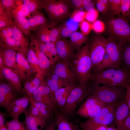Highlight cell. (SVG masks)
I'll list each match as a JSON object with an SVG mask.
<instances>
[{"label": "cell", "mask_w": 130, "mask_h": 130, "mask_svg": "<svg viewBox=\"0 0 130 130\" xmlns=\"http://www.w3.org/2000/svg\"><path fill=\"white\" fill-rule=\"evenodd\" d=\"M90 43H87L77 51L70 61L73 70L79 84L89 86L91 79L92 64L89 52Z\"/></svg>", "instance_id": "1"}, {"label": "cell", "mask_w": 130, "mask_h": 130, "mask_svg": "<svg viewBox=\"0 0 130 130\" xmlns=\"http://www.w3.org/2000/svg\"><path fill=\"white\" fill-rule=\"evenodd\" d=\"M130 72L124 69L109 68L91 72L93 82L111 87L126 88Z\"/></svg>", "instance_id": "2"}, {"label": "cell", "mask_w": 130, "mask_h": 130, "mask_svg": "<svg viewBox=\"0 0 130 130\" xmlns=\"http://www.w3.org/2000/svg\"><path fill=\"white\" fill-rule=\"evenodd\" d=\"M105 24L110 38L118 41L121 46L126 43L130 44V25L125 17H111Z\"/></svg>", "instance_id": "3"}, {"label": "cell", "mask_w": 130, "mask_h": 130, "mask_svg": "<svg viewBox=\"0 0 130 130\" xmlns=\"http://www.w3.org/2000/svg\"><path fill=\"white\" fill-rule=\"evenodd\" d=\"M126 91V88L100 86L94 82L88 88V95L94 96L107 105L116 103L125 98Z\"/></svg>", "instance_id": "4"}, {"label": "cell", "mask_w": 130, "mask_h": 130, "mask_svg": "<svg viewBox=\"0 0 130 130\" xmlns=\"http://www.w3.org/2000/svg\"><path fill=\"white\" fill-rule=\"evenodd\" d=\"M70 6L67 0H45L44 9L51 22L55 25L69 16Z\"/></svg>", "instance_id": "5"}, {"label": "cell", "mask_w": 130, "mask_h": 130, "mask_svg": "<svg viewBox=\"0 0 130 130\" xmlns=\"http://www.w3.org/2000/svg\"><path fill=\"white\" fill-rule=\"evenodd\" d=\"M116 104L106 105L95 117L80 122L79 125L81 130L96 128L101 125L108 126L114 124Z\"/></svg>", "instance_id": "6"}, {"label": "cell", "mask_w": 130, "mask_h": 130, "mask_svg": "<svg viewBox=\"0 0 130 130\" xmlns=\"http://www.w3.org/2000/svg\"><path fill=\"white\" fill-rule=\"evenodd\" d=\"M89 86L78 84L71 91L64 106L61 110H59L68 119L75 114L78 105L82 103L88 96Z\"/></svg>", "instance_id": "7"}, {"label": "cell", "mask_w": 130, "mask_h": 130, "mask_svg": "<svg viewBox=\"0 0 130 130\" xmlns=\"http://www.w3.org/2000/svg\"><path fill=\"white\" fill-rule=\"evenodd\" d=\"M106 105L94 96L89 95L77 109L75 114L84 117L92 118Z\"/></svg>", "instance_id": "8"}, {"label": "cell", "mask_w": 130, "mask_h": 130, "mask_svg": "<svg viewBox=\"0 0 130 130\" xmlns=\"http://www.w3.org/2000/svg\"><path fill=\"white\" fill-rule=\"evenodd\" d=\"M107 39L96 36L92 39L90 44L89 52L92 64V71L101 62L106 52Z\"/></svg>", "instance_id": "9"}, {"label": "cell", "mask_w": 130, "mask_h": 130, "mask_svg": "<svg viewBox=\"0 0 130 130\" xmlns=\"http://www.w3.org/2000/svg\"><path fill=\"white\" fill-rule=\"evenodd\" d=\"M56 63L53 73L69 84L76 85V83L78 82L70 61L59 60Z\"/></svg>", "instance_id": "10"}, {"label": "cell", "mask_w": 130, "mask_h": 130, "mask_svg": "<svg viewBox=\"0 0 130 130\" xmlns=\"http://www.w3.org/2000/svg\"><path fill=\"white\" fill-rule=\"evenodd\" d=\"M16 93L8 83H0V106L10 113L14 101L17 98Z\"/></svg>", "instance_id": "11"}, {"label": "cell", "mask_w": 130, "mask_h": 130, "mask_svg": "<svg viewBox=\"0 0 130 130\" xmlns=\"http://www.w3.org/2000/svg\"><path fill=\"white\" fill-rule=\"evenodd\" d=\"M122 46L116 40L110 38L107 39L106 52L108 54L110 58L111 68H120L122 58Z\"/></svg>", "instance_id": "12"}, {"label": "cell", "mask_w": 130, "mask_h": 130, "mask_svg": "<svg viewBox=\"0 0 130 130\" xmlns=\"http://www.w3.org/2000/svg\"><path fill=\"white\" fill-rule=\"evenodd\" d=\"M50 88L45 84L39 87L32 96L36 101L45 104L54 112L57 109L54 99L50 94Z\"/></svg>", "instance_id": "13"}, {"label": "cell", "mask_w": 130, "mask_h": 130, "mask_svg": "<svg viewBox=\"0 0 130 130\" xmlns=\"http://www.w3.org/2000/svg\"><path fill=\"white\" fill-rule=\"evenodd\" d=\"M31 42L30 46L33 48L37 58L39 65L43 76L48 73L49 70L52 64L45 54L40 50L36 41L34 35H30Z\"/></svg>", "instance_id": "14"}, {"label": "cell", "mask_w": 130, "mask_h": 130, "mask_svg": "<svg viewBox=\"0 0 130 130\" xmlns=\"http://www.w3.org/2000/svg\"><path fill=\"white\" fill-rule=\"evenodd\" d=\"M55 46L59 60L71 61L76 54V49L70 41L60 39L55 44Z\"/></svg>", "instance_id": "15"}, {"label": "cell", "mask_w": 130, "mask_h": 130, "mask_svg": "<svg viewBox=\"0 0 130 130\" xmlns=\"http://www.w3.org/2000/svg\"><path fill=\"white\" fill-rule=\"evenodd\" d=\"M130 113V110L125 98L116 103L114 124L117 130H120L125 120Z\"/></svg>", "instance_id": "16"}, {"label": "cell", "mask_w": 130, "mask_h": 130, "mask_svg": "<svg viewBox=\"0 0 130 130\" xmlns=\"http://www.w3.org/2000/svg\"><path fill=\"white\" fill-rule=\"evenodd\" d=\"M0 71L1 74L11 86L16 93H20L22 90L21 79L19 74L4 65L0 66Z\"/></svg>", "instance_id": "17"}, {"label": "cell", "mask_w": 130, "mask_h": 130, "mask_svg": "<svg viewBox=\"0 0 130 130\" xmlns=\"http://www.w3.org/2000/svg\"><path fill=\"white\" fill-rule=\"evenodd\" d=\"M26 54L22 52H18L16 54L18 73L21 80L27 79L33 72L26 57Z\"/></svg>", "instance_id": "18"}, {"label": "cell", "mask_w": 130, "mask_h": 130, "mask_svg": "<svg viewBox=\"0 0 130 130\" xmlns=\"http://www.w3.org/2000/svg\"><path fill=\"white\" fill-rule=\"evenodd\" d=\"M16 51L11 48L1 47L0 56L1 58L3 63L5 67L18 74L16 59L17 53Z\"/></svg>", "instance_id": "19"}, {"label": "cell", "mask_w": 130, "mask_h": 130, "mask_svg": "<svg viewBox=\"0 0 130 130\" xmlns=\"http://www.w3.org/2000/svg\"><path fill=\"white\" fill-rule=\"evenodd\" d=\"M25 122L28 130H43L47 120L34 116L30 112L29 110H26L24 112Z\"/></svg>", "instance_id": "20"}, {"label": "cell", "mask_w": 130, "mask_h": 130, "mask_svg": "<svg viewBox=\"0 0 130 130\" xmlns=\"http://www.w3.org/2000/svg\"><path fill=\"white\" fill-rule=\"evenodd\" d=\"M76 86L70 84L60 88L55 92L54 97L57 109L60 110L64 107L71 91Z\"/></svg>", "instance_id": "21"}, {"label": "cell", "mask_w": 130, "mask_h": 130, "mask_svg": "<svg viewBox=\"0 0 130 130\" xmlns=\"http://www.w3.org/2000/svg\"><path fill=\"white\" fill-rule=\"evenodd\" d=\"M54 112L57 130H81L79 125L70 121L59 110L57 109Z\"/></svg>", "instance_id": "22"}, {"label": "cell", "mask_w": 130, "mask_h": 130, "mask_svg": "<svg viewBox=\"0 0 130 130\" xmlns=\"http://www.w3.org/2000/svg\"><path fill=\"white\" fill-rule=\"evenodd\" d=\"M13 37L16 46L20 52L27 53L29 43L27 39L15 24L11 26Z\"/></svg>", "instance_id": "23"}, {"label": "cell", "mask_w": 130, "mask_h": 130, "mask_svg": "<svg viewBox=\"0 0 130 130\" xmlns=\"http://www.w3.org/2000/svg\"><path fill=\"white\" fill-rule=\"evenodd\" d=\"M48 76V78L46 82H45V84L50 88L51 95L54 98V93L57 90L66 86L72 84L59 78L53 73L49 75Z\"/></svg>", "instance_id": "24"}, {"label": "cell", "mask_w": 130, "mask_h": 130, "mask_svg": "<svg viewBox=\"0 0 130 130\" xmlns=\"http://www.w3.org/2000/svg\"><path fill=\"white\" fill-rule=\"evenodd\" d=\"M31 14V17L28 19L31 31L36 30L48 24L47 19L42 13L37 11Z\"/></svg>", "instance_id": "25"}, {"label": "cell", "mask_w": 130, "mask_h": 130, "mask_svg": "<svg viewBox=\"0 0 130 130\" xmlns=\"http://www.w3.org/2000/svg\"><path fill=\"white\" fill-rule=\"evenodd\" d=\"M27 54V59L31 68L33 72L36 73L35 77L40 78L43 83L44 84V77L40 69L35 53L31 46H30Z\"/></svg>", "instance_id": "26"}, {"label": "cell", "mask_w": 130, "mask_h": 130, "mask_svg": "<svg viewBox=\"0 0 130 130\" xmlns=\"http://www.w3.org/2000/svg\"><path fill=\"white\" fill-rule=\"evenodd\" d=\"M0 39L1 47L10 48L20 52L16 46L14 38L9 35L5 29L0 30Z\"/></svg>", "instance_id": "27"}, {"label": "cell", "mask_w": 130, "mask_h": 130, "mask_svg": "<svg viewBox=\"0 0 130 130\" xmlns=\"http://www.w3.org/2000/svg\"><path fill=\"white\" fill-rule=\"evenodd\" d=\"M15 25L21 30L26 37L30 35L31 30L28 22V19L26 17L14 15L13 16Z\"/></svg>", "instance_id": "28"}, {"label": "cell", "mask_w": 130, "mask_h": 130, "mask_svg": "<svg viewBox=\"0 0 130 130\" xmlns=\"http://www.w3.org/2000/svg\"><path fill=\"white\" fill-rule=\"evenodd\" d=\"M28 96L30 98L31 105L38 108L44 117L47 121L50 119L52 117L54 111L45 104L36 101L32 96Z\"/></svg>", "instance_id": "29"}, {"label": "cell", "mask_w": 130, "mask_h": 130, "mask_svg": "<svg viewBox=\"0 0 130 130\" xmlns=\"http://www.w3.org/2000/svg\"><path fill=\"white\" fill-rule=\"evenodd\" d=\"M13 19L12 13L7 12L3 6L0 7V30L15 24Z\"/></svg>", "instance_id": "30"}, {"label": "cell", "mask_w": 130, "mask_h": 130, "mask_svg": "<svg viewBox=\"0 0 130 130\" xmlns=\"http://www.w3.org/2000/svg\"><path fill=\"white\" fill-rule=\"evenodd\" d=\"M122 47L120 67L130 72V44L126 43L122 45Z\"/></svg>", "instance_id": "31"}, {"label": "cell", "mask_w": 130, "mask_h": 130, "mask_svg": "<svg viewBox=\"0 0 130 130\" xmlns=\"http://www.w3.org/2000/svg\"><path fill=\"white\" fill-rule=\"evenodd\" d=\"M70 42L72 44L78 51L81 47L87 41L88 37L81 32H74L70 36Z\"/></svg>", "instance_id": "32"}, {"label": "cell", "mask_w": 130, "mask_h": 130, "mask_svg": "<svg viewBox=\"0 0 130 130\" xmlns=\"http://www.w3.org/2000/svg\"><path fill=\"white\" fill-rule=\"evenodd\" d=\"M55 26L51 23L36 30V37L44 43L51 42L49 36V32L51 27Z\"/></svg>", "instance_id": "33"}, {"label": "cell", "mask_w": 130, "mask_h": 130, "mask_svg": "<svg viewBox=\"0 0 130 130\" xmlns=\"http://www.w3.org/2000/svg\"><path fill=\"white\" fill-rule=\"evenodd\" d=\"M17 6L16 8L12 11L13 16L14 15L31 17V13L29 11L27 6L24 3L23 0H17Z\"/></svg>", "instance_id": "34"}, {"label": "cell", "mask_w": 130, "mask_h": 130, "mask_svg": "<svg viewBox=\"0 0 130 130\" xmlns=\"http://www.w3.org/2000/svg\"><path fill=\"white\" fill-rule=\"evenodd\" d=\"M23 1L31 13L43 8L45 5V0H23Z\"/></svg>", "instance_id": "35"}, {"label": "cell", "mask_w": 130, "mask_h": 130, "mask_svg": "<svg viewBox=\"0 0 130 130\" xmlns=\"http://www.w3.org/2000/svg\"><path fill=\"white\" fill-rule=\"evenodd\" d=\"M5 126L8 130H28L25 121L21 122L18 118H13L12 120L6 123Z\"/></svg>", "instance_id": "36"}, {"label": "cell", "mask_w": 130, "mask_h": 130, "mask_svg": "<svg viewBox=\"0 0 130 130\" xmlns=\"http://www.w3.org/2000/svg\"><path fill=\"white\" fill-rule=\"evenodd\" d=\"M111 68L110 58L108 54L106 52L101 62L92 72L97 71Z\"/></svg>", "instance_id": "37"}, {"label": "cell", "mask_w": 130, "mask_h": 130, "mask_svg": "<svg viewBox=\"0 0 130 130\" xmlns=\"http://www.w3.org/2000/svg\"><path fill=\"white\" fill-rule=\"evenodd\" d=\"M110 12L112 15H119L121 13V0H109Z\"/></svg>", "instance_id": "38"}, {"label": "cell", "mask_w": 130, "mask_h": 130, "mask_svg": "<svg viewBox=\"0 0 130 130\" xmlns=\"http://www.w3.org/2000/svg\"><path fill=\"white\" fill-rule=\"evenodd\" d=\"M29 102L30 101H28L20 106H14L10 113L13 118H18L20 115L26 110Z\"/></svg>", "instance_id": "39"}, {"label": "cell", "mask_w": 130, "mask_h": 130, "mask_svg": "<svg viewBox=\"0 0 130 130\" xmlns=\"http://www.w3.org/2000/svg\"><path fill=\"white\" fill-rule=\"evenodd\" d=\"M86 12L77 9L75 10L70 15L71 18L75 22H80L86 19Z\"/></svg>", "instance_id": "40"}, {"label": "cell", "mask_w": 130, "mask_h": 130, "mask_svg": "<svg viewBox=\"0 0 130 130\" xmlns=\"http://www.w3.org/2000/svg\"><path fill=\"white\" fill-rule=\"evenodd\" d=\"M96 6L98 11L104 15L110 12L109 0H97L96 1Z\"/></svg>", "instance_id": "41"}, {"label": "cell", "mask_w": 130, "mask_h": 130, "mask_svg": "<svg viewBox=\"0 0 130 130\" xmlns=\"http://www.w3.org/2000/svg\"><path fill=\"white\" fill-rule=\"evenodd\" d=\"M49 36L51 42L55 44L60 40L61 36L58 28L52 26L50 31Z\"/></svg>", "instance_id": "42"}, {"label": "cell", "mask_w": 130, "mask_h": 130, "mask_svg": "<svg viewBox=\"0 0 130 130\" xmlns=\"http://www.w3.org/2000/svg\"><path fill=\"white\" fill-rule=\"evenodd\" d=\"M34 36L35 39L38 44L40 51L44 53L48 58H49L52 65L56 63L57 62L56 60L47 50L44 43L40 40L35 36Z\"/></svg>", "instance_id": "43"}, {"label": "cell", "mask_w": 130, "mask_h": 130, "mask_svg": "<svg viewBox=\"0 0 130 130\" xmlns=\"http://www.w3.org/2000/svg\"><path fill=\"white\" fill-rule=\"evenodd\" d=\"M1 4L7 12L12 13V11L17 7V0H0Z\"/></svg>", "instance_id": "44"}, {"label": "cell", "mask_w": 130, "mask_h": 130, "mask_svg": "<svg viewBox=\"0 0 130 130\" xmlns=\"http://www.w3.org/2000/svg\"><path fill=\"white\" fill-rule=\"evenodd\" d=\"M86 19L87 21L93 23L97 20L98 17L99 11L95 8L86 11Z\"/></svg>", "instance_id": "45"}, {"label": "cell", "mask_w": 130, "mask_h": 130, "mask_svg": "<svg viewBox=\"0 0 130 130\" xmlns=\"http://www.w3.org/2000/svg\"><path fill=\"white\" fill-rule=\"evenodd\" d=\"M79 26L81 33L87 35L90 33L92 29V24L87 20H84L80 23Z\"/></svg>", "instance_id": "46"}, {"label": "cell", "mask_w": 130, "mask_h": 130, "mask_svg": "<svg viewBox=\"0 0 130 130\" xmlns=\"http://www.w3.org/2000/svg\"><path fill=\"white\" fill-rule=\"evenodd\" d=\"M92 27L93 30L97 33L102 32L105 30V24L100 20H97L93 23Z\"/></svg>", "instance_id": "47"}, {"label": "cell", "mask_w": 130, "mask_h": 130, "mask_svg": "<svg viewBox=\"0 0 130 130\" xmlns=\"http://www.w3.org/2000/svg\"><path fill=\"white\" fill-rule=\"evenodd\" d=\"M121 9L122 16L127 15L130 9V0H121Z\"/></svg>", "instance_id": "48"}, {"label": "cell", "mask_w": 130, "mask_h": 130, "mask_svg": "<svg viewBox=\"0 0 130 130\" xmlns=\"http://www.w3.org/2000/svg\"><path fill=\"white\" fill-rule=\"evenodd\" d=\"M59 29L61 37L65 38L69 36L75 32L74 30L71 29L66 25L62 24L58 27Z\"/></svg>", "instance_id": "49"}, {"label": "cell", "mask_w": 130, "mask_h": 130, "mask_svg": "<svg viewBox=\"0 0 130 130\" xmlns=\"http://www.w3.org/2000/svg\"><path fill=\"white\" fill-rule=\"evenodd\" d=\"M49 52L55 58L57 62L59 60L58 55L55 44L51 42L44 43Z\"/></svg>", "instance_id": "50"}, {"label": "cell", "mask_w": 130, "mask_h": 130, "mask_svg": "<svg viewBox=\"0 0 130 130\" xmlns=\"http://www.w3.org/2000/svg\"><path fill=\"white\" fill-rule=\"evenodd\" d=\"M29 110L30 113L34 116L40 118H44L46 119L43 116L40 110L37 107L31 105Z\"/></svg>", "instance_id": "51"}, {"label": "cell", "mask_w": 130, "mask_h": 130, "mask_svg": "<svg viewBox=\"0 0 130 130\" xmlns=\"http://www.w3.org/2000/svg\"><path fill=\"white\" fill-rule=\"evenodd\" d=\"M67 1L70 6L72 5V7L77 8L83 7V0H72Z\"/></svg>", "instance_id": "52"}, {"label": "cell", "mask_w": 130, "mask_h": 130, "mask_svg": "<svg viewBox=\"0 0 130 130\" xmlns=\"http://www.w3.org/2000/svg\"><path fill=\"white\" fill-rule=\"evenodd\" d=\"M49 120L47 121L43 130H55V129L57 126L55 120Z\"/></svg>", "instance_id": "53"}, {"label": "cell", "mask_w": 130, "mask_h": 130, "mask_svg": "<svg viewBox=\"0 0 130 130\" xmlns=\"http://www.w3.org/2000/svg\"><path fill=\"white\" fill-rule=\"evenodd\" d=\"M120 130H130V113L125 120Z\"/></svg>", "instance_id": "54"}, {"label": "cell", "mask_w": 130, "mask_h": 130, "mask_svg": "<svg viewBox=\"0 0 130 130\" xmlns=\"http://www.w3.org/2000/svg\"><path fill=\"white\" fill-rule=\"evenodd\" d=\"M31 82L33 86H35L38 88L41 85L45 84L43 83L40 78L36 77L33 79Z\"/></svg>", "instance_id": "55"}, {"label": "cell", "mask_w": 130, "mask_h": 130, "mask_svg": "<svg viewBox=\"0 0 130 130\" xmlns=\"http://www.w3.org/2000/svg\"><path fill=\"white\" fill-rule=\"evenodd\" d=\"M125 98L130 110V87H128L126 89Z\"/></svg>", "instance_id": "56"}, {"label": "cell", "mask_w": 130, "mask_h": 130, "mask_svg": "<svg viewBox=\"0 0 130 130\" xmlns=\"http://www.w3.org/2000/svg\"><path fill=\"white\" fill-rule=\"evenodd\" d=\"M5 114L4 113L0 112V128L5 125Z\"/></svg>", "instance_id": "57"}, {"label": "cell", "mask_w": 130, "mask_h": 130, "mask_svg": "<svg viewBox=\"0 0 130 130\" xmlns=\"http://www.w3.org/2000/svg\"><path fill=\"white\" fill-rule=\"evenodd\" d=\"M33 86V85L31 82L27 80L24 84V89L26 92L29 89Z\"/></svg>", "instance_id": "58"}, {"label": "cell", "mask_w": 130, "mask_h": 130, "mask_svg": "<svg viewBox=\"0 0 130 130\" xmlns=\"http://www.w3.org/2000/svg\"><path fill=\"white\" fill-rule=\"evenodd\" d=\"M108 126L101 125L97 127L83 130H106Z\"/></svg>", "instance_id": "59"}, {"label": "cell", "mask_w": 130, "mask_h": 130, "mask_svg": "<svg viewBox=\"0 0 130 130\" xmlns=\"http://www.w3.org/2000/svg\"><path fill=\"white\" fill-rule=\"evenodd\" d=\"M106 130H117L116 126L114 124L108 126Z\"/></svg>", "instance_id": "60"}, {"label": "cell", "mask_w": 130, "mask_h": 130, "mask_svg": "<svg viewBox=\"0 0 130 130\" xmlns=\"http://www.w3.org/2000/svg\"><path fill=\"white\" fill-rule=\"evenodd\" d=\"M0 130H8L5 126L0 128Z\"/></svg>", "instance_id": "61"}, {"label": "cell", "mask_w": 130, "mask_h": 130, "mask_svg": "<svg viewBox=\"0 0 130 130\" xmlns=\"http://www.w3.org/2000/svg\"><path fill=\"white\" fill-rule=\"evenodd\" d=\"M127 85H128L130 86V75L129 77V78L128 82Z\"/></svg>", "instance_id": "62"}]
</instances>
